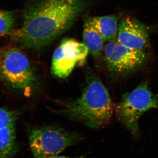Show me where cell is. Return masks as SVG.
Returning <instances> with one entry per match:
<instances>
[{"mask_svg": "<svg viewBox=\"0 0 158 158\" xmlns=\"http://www.w3.org/2000/svg\"><path fill=\"white\" fill-rule=\"evenodd\" d=\"M86 0H32L23 12L22 25L10 33L22 48L40 50L72 25Z\"/></svg>", "mask_w": 158, "mask_h": 158, "instance_id": "6da1fadb", "label": "cell"}, {"mask_svg": "<svg viewBox=\"0 0 158 158\" xmlns=\"http://www.w3.org/2000/svg\"><path fill=\"white\" fill-rule=\"evenodd\" d=\"M114 111L106 88L98 78H88L81 95L63 102L60 112L88 127L100 128L110 122Z\"/></svg>", "mask_w": 158, "mask_h": 158, "instance_id": "7a4b0ae2", "label": "cell"}, {"mask_svg": "<svg viewBox=\"0 0 158 158\" xmlns=\"http://www.w3.org/2000/svg\"><path fill=\"white\" fill-rule=\"evenodd\" d=\"M0 79L27 96L32 94L37 85V76L28 58L13 46L0 48Z\"/></svg>", "mask_w": 158, "mask_h": 158, "instance_id": "3957f363", "label": "cell"}, {"mask_svg": "<svg viewBox=\"0 0 158 158\" xmlns=\"http://www.w3.org/2000/svg\"><path fill=\"white\" fill-rule=\"evenodd\" d=\"M158 109V94L150 90L147 82L126 93L116 107V116L135 138L139 136L138 120L143 113L151 109Z\"/></svg>", "mask_w": 158, "mask_h": 158, "instance_id": "277c9868", "label": "cell"}, {"mask_svg": "<svg viewBox=\"0 0 158 158\" xmlns=\"http://www.w3.org/2000/svg\"><path fill=\"white\" fill-rule=\"evenodd\" d=\"M82 139L81 135L58 127L46 126L31 131L29 144L34 157L58 155Z\"/></svg>", "mask_w": 158, "mask_h": 158, "instance_id": "5b68a950", "label": "cell"}, {"mask_svg": "<svg viewBox=\"0 0 158 158\" xmlns=\"http://www.w3.org/2000/svg\"><path fill=\"white\" fill-rule=\"evenodd\" d=\"M88 52L83 43L70 38L64 39L53 55L52 73L59 78L67 77L75 66L84 65Z\"/></svg>", "mask_w": 158, "mask_h": 158, "instance_id": "8992f818", "label": "cell"}, {"mask_svg": "<svg viewBox=\"0 0 158 158\" xmlns=\"http://www.w3.org/2000/svg\"><path fill=\"white\" fill-rule=\"evenodd\" d=\"M106 63L110 70L125 75L137 70L144 65L148 55L144 51L128 48L118 42H110L104 49Z\"/></svg>", "mask_w": 158, "mask_h": 158, "instance_id": "52a82bcc", "label": "cell"}, {"mask_svg": "<svg viewBox=\"0 0 158 158\" xmlns=\"http://www.w3.org/2000/svg\"><path fill=\"white\" fill-rule=\"evenodd\" d=\"M117 42L128 48L143 51L148 43L147 28L137 20L127 17L118 26Z\"/></svg>", "mask_w": 158, "mask_h": 158, "instance_id": "ba28073f", "label": "cell"}, {"mask_svg": "<svg viewBox=\"0 0 158 158\" xmlns=\"http://www.w3.org/2000/svg\"><path fill=\"white\" fill-rule=\"evenodd\" d=\"M83 43L92 56L98 58L103 50L104 40L101 35L94 26L91 18L85 21L83 33Z\"/></svg>", "mask_w": 158, "mask_h": 158, "instance_id": "9c48e42d", "label": "cell"}, {"mask_svg": "<svg viewBox=\"0 0 158 158\" xmlns=\"http://www.w3.org/2000/svg\"><path fill=\"white\" fill-rule=\"evenodd\" d=\"M91 20L104 41H115L118 34V18L115 15H106L91 18Z\"/></svg>", "mask_w": 158, "mask_h": 158, "instance_id": "30bf717a", "label": "cell"}, {"mask_svg": "<svg viewBox=\"0 0 158 158\" xmlns=\"http://www.w3.org/2000/svg\"><path fill=\"white\" fill-rule=\"evenodd\" d=\"M16 148L15 126L0 129V158H11Z\"/></svg>", "mask_w": 158, "mask_h": 158, "instance_id": "8fae6325", "label": "cell"}, {"mask_svg": "<svg viewBox=\"0 0 158 158\" xmlns=\"http://www.w3.org/2000/svg\"><path fill=\"white\" fill-rule=\"evenodd\" d=\"M15 22L14 11L0 9V37L9 35L14 30Z\"/></svg>", "mask_w": 158, "mask_h": 158, "instance_id": "7c38bea8", "label": "cell"}, {"mask_svg": "<svg viewBox=\"0 0 158 158\" xmlns=\"http://www.w3.org/2000/svg\"><path fill=\"white\" fill-rule=\"evenodd\" d=\"M16 119L15 113L0 107V129L15 126Z\"/></svg>", "mask_w": 158, "mask_h": 158, "instance_id": "4fadbf2b", "label": "cell"}, {"mask_svg": "<svg viewBox=\"0 0 158 158\" xmlns=\"http://www.w3.org/2000/svg\"><path fill=\"white\" fill-rule=\"evenodd\" d=\"M32 158H83L82 157H71L64 156L58 155L54 156H49L34 157Z\"/></svg>", "mask_w": 158, "mask_h": 158, "instance_id": "5bb4252c", "label": "cell"}]
</instances>
